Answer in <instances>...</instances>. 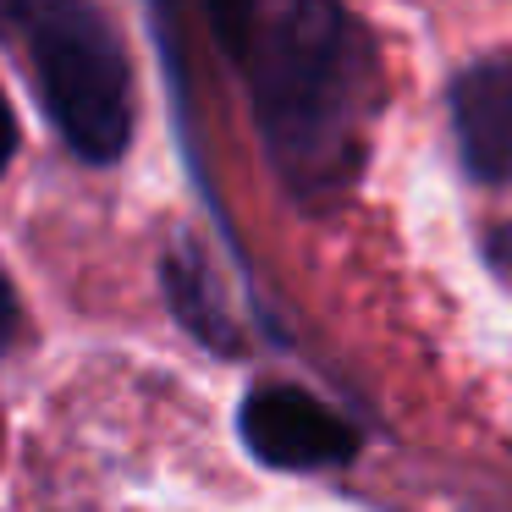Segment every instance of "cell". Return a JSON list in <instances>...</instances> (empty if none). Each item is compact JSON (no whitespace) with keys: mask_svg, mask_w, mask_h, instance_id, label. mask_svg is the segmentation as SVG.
I'll list each match as a JSON object with an SVG mask.
<instances>
[{"mask_svg":"<svg viewBox=\"0 0 512 512\" xmlns=\"http://www.w3.org/2000/svg\"><path fill=\"white\" fill-rule=\"evenodd\" d=\"M28 39L45 111L67 149L94 166L116 160L133 138V78L111 17L94 0H39Z\"/></svg>","mask_w":512,"mask_h":512,"instance_id":"cell-2","label":"cell"},{"mask_svg":"<svg viewBox=\"0 0 512 512\" xmlns=\"http://www.w3.org/2000/svg\"><path fill=\"white\" fill-rule=\"evenodd\" d=\"M166 287H171V303H177L182 325H188L193 336H204V342H215V347H232V325H226L221 303L210 298V281H204L199 259H171Z\"/></svg>","mask_w":512,"mask_h":512,"instance_id":"cell-5","label":"cell"},{"mask_svg":"<svg viewBox=\"0 0 512 512\" xmlns=\"http://www.w3.org/2000/svg\"><path fill=\"white\" fill-rule=\"evenodd\" d=\"M490 265H496V276L512 287V226H501V232L490 237Z\"/></svg>","mask_w":512,"mask_h":512,"instance_id":"cell-8","label":"cell"},{"mask_svg":"<svg viewBox=\"0 0 512 512\" xmlns=\"http://www.w3.org/2000/svg\"><path fill=\"white\" fill-rule=\"evenodd\" d=\"M6 17H17V0H0V23H6Z\"/></svg>","mask_w":512,"mask_h":512,"instance_id":"cell-10","label":"cell"},{"mask_svg":"<svg viewBox=\"0 0 512 512\" xmlns=\"http://www.w3.org/2000/svg\"><path fill=\"white\" fill-rule=\"evenodd\" d=\"M237 430L243 446L265 468H287V474H314V468H336L358 452V430L320 397L303 386H254L237 408Z\"/></svg>","mask_w":512,"mask_h":512,"instance_id":"cell-3","label":"cell"},{"mask_svg":"<svg viewBox=\"0 0 512 512\" xmlns=\"http://www.w3.org/2000/svg\"><path fill=\"white\" fill-rule=\"evenodd\" d=\"M369 78H375V61L342 0H292L287 17L259 45V133L298 199H325L353 182Z\"/></svg>","mask_w":512,"mask_h":512,"instance_id":"cell-1","label":"cell"},{"mask_svg":"<svg viewBox=\"0 0 512 512\" xmlns=\"http://www.w3.org/2000/svg\"><path fill=\"white\" fill-rule=\"evenodd\" d=\"M12 331H17V298H12V287L0 281V347L12 342Z\"/></svg>","mask_w":512,"mask_h":512,"instance_id":"cell-9","label":"cell"},{"mask_svg":"<svg viewBox=\"0 0 512 512\" xmlns=\"http://www.w3.org/2000/svg\"><path fill=\"white\" fill-rule=\"evenodd\" d=\"M12 155H17V116H12V100L0 94V171L12 166Z\"/></svg>","mask_w":512,"mask_h":512,"instance_id":"cell-7","label":"cell"},{"mask_svg":"<svg viewBox=\"0 0 512 512\" xmlns=\"http://www.w3.org/2000/svg\"><path fill=\"white\" fill-rule=\"evenodd\" d=\"M210 23L226 56H254V0H210Z\"/></svg>","mask_w":512,"mask_h":512,"instance_id":"cell-6","label":"cell"},{"mask_svg":"<svg viewBox=\"0 0 512 512\" xmlns=\"http://www.w3.org/2000/svg\"><path fill=\"white\" fill-rule=\"evenodd\" d=\"M452 127L474 182H512V50L468 67L452 83Z\"/></svg>","mask_w":512,"mask_h":512,"instance_id":"cell-4","label":"cell"}]
</instances>
